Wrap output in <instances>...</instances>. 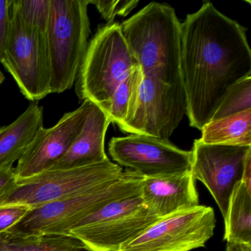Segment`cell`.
<instances>
[{
	"mask_svg": "<svg viewBox=\"0 0 251 251\" xmlns=\"http://www.w3.org/2000/svg\"><path fill=\"white\" fill-rule=\"evenodd\" d=\"M180 68L186 115L201 130L230 88L251 76L246 29L205 1L181 23Z\"/></svg>",
	"mask_w": 251,
	"mask_h": 251,
	"instance_id": "1",
	"label": "cell"
},
{
	"mask_svg": "<svg viewBox=\"0 0 251 251\" xmlns=\"http://www.w3.org/2000/svg\"><path fill=\"white\" fill-rule=\"evenodd\" d=\"M144 77L183 85L181 23L174 8L152 2L120 24Z\"/></svg>",
	"mask_w": 251,
	"mask_h": 251,
	"instance_id": "2",
	"label": "cell"
},
{
	"mask_svg": "<svg viewBox=\"0 0 251 251\" xmlns=\"http://www.w3.org/2000/svg\"><path fill=\"white\" fill-rule=\"evenodd\" d=\"M145 178L136 172L126 170L117 178L93 189L32 208L8 231L23 236H70L69 231L77 222L104 205L141 195Z\"/></svg>",
	"mask_w": 251,
	"mask_h": 251,
	"instance_id": "3",
	"label": "cell"
},
{
	"mask_svg": "<svg viewBox=\"0 0 251 251\" xmlns=\"http://www.w3.org/2000/svg\"><path fill=\"white\" fill-rule=\"evenodd\" d=\"M137 67L120 23L102 26L88 45L75 80L76 94L105 112L117 88Z\"/></svg>",
	"mask_w": 251,
	"mask_h": 251,
	"instance_id": "4",
	"label": "cell"
},
{
	"mask_svg": "<svg viewBox=\"0 0 251 251\" xmlns=\"http://www.w3.org/2000/svg\"><path fill=\"white\" fill-rule=\"evenodd\" d=\"M89 0H50L46 36L51 93H62L75 83L89 45Z\"/></svg>",
	"mask_w": 251,
	"mask_h": 251,
	"instance_id": "5",
	"label": "cell"
},
{
	"mask_svg": "<svg viewBox=\"0 0 251 251\" xmlns=\"http://www.w3.org/2000/svg\"><path fill=\"white\" fill-rule=\"evenodd\" d=\"M123 173V168L109 159L85 167L46 170L17 179L0 193V207L20 204L36 208L93 189Z\"/></svg>",
	"mask_w": 251,
	"mask_h": 251,
	"instance_id": "6",
	"label": "cell"
},
{
	"mask_svg": "<svg viewBox=\"0 0 251 251\" xmlns=\"http://www.w3.org/2000/svg\"><path fill=\"white\" fill-rule=\"evenodd\" d=\"M158 220L138 195L104 205L77 222L69 234L87 251H120Z\"/></svg>",
	"mask_w": 251,
	"mask_h": 251,
	"instance_id": "7",
	"label": "cell"
},
{
	"mask_svg": "<svg viewBox=\"0 0 251 251\" xmlns=\"http://www.w3.org/2000/svg\"><path fill=\"white\" fill-rule=\"evenodd\" d=\"M0 62L29 100L52 94L46 33L29 27L11 8L9 37Z\"/></svg>",
	"mask_w": 251,
	"mask_h": 251,
	"instance_id": "8",
	"label": "cell"
},
{
	"mask_svg": "<svg viewBox=\"0 0 251 251\" xmlns=\"http://www.w3.org/2000/svg\"><path fill=\"white\" fill-rule=\"evenodd\" d=\"M186 111L183 85L143 77L132 115L118 127L124 133L169 140Z\"/></svg>",
	"mask_w": 251,
	"mask_h": 251,
	"instance_id": "9",
	"label": "cell"
},
{
	"mask_svg": "<svg viewBox=\"0 0 251 251\" xmlns=\"http://www.w3.org/2000/svg\"><path fill=\"white\" fill-rule=\"evenodd\" d=\"M211 207L198 205L158 221L120 251H190L205 246L216 227Z\"/></svg>",
	"mask_w": 251,
	"mask_h": 251,
	"instance_id": "10",
	"label": "cell"
},
{
	"mask_svg": "<svg viewBox=\"0 0 251 251\" xmlns=\"http://www.w3.org/2000/svg\"><path fill=\"white\" fill-rule=\"evenodd\" d=\"M191 151L194 178L206 186L226 218L233 189L243 180L251 146L211 145L199 139Z\"/></svg>",
	"mask_w": 251,
	"mask_h": 251,
	"instance_id": "11",
	"label": "cell"
},
{
	"mask_svg": "<svg viewBox=\"0 0 251 251\" xmlns=\"http://www.w3.org/2000/svg\"><path fill=\"white\" fill-rule=\"evenodd\" d=\"M108 152L118 165L145 177L183 174L192 169V151L180 149L169 140L146 135L112 138Z\"/></svg>",
	"mask_w": 251,
	"mask_h": 251,
	"instance_id": "12",
	"label": "cell"
},
{
	"mask_svg": "<svg viewBox=\"0 0 251 251\" xmlns=\"http://www.w3.org/2000/svg\"><path fill=\"white\" fill-rule=\"evenodd\" d=\"M92 102L64 114L49 128L42 127L15 167L17 179L27 178L49 170L74 143L85 124Z\"/></svg>",
	"mask_w": 251,
	"mask_h": 251,
	"instance_id": "13",
	"label": "cell"
},
{
	"mask_svg": "<svg viewBox=\"0 0 251 251\" xmlns=\"http://www.w3.org/2000/svg\"><path fill=\"white\" fill-rule=\"evenodd\" d=\"M141 198L159 219L200 205L192 170L174 176L145 177Z\"/></svg>",
	"mask_w": 251,
	"mask_h": 251,
	"instance_id": "14",
	"label": "cell"
},
{
	"mask_svg": "<svg viewBox=\"0 0 251 251\" xmlns=\"http://www.w3.org/2000/svg\"><path fill=\"white\" fill-rule=\"evenodd\" d=\"M111 123L108 114L92 102L80 134L69 151L49 170L85 167L109 159L105 153V139Z\"/></svg>",
	"mask_w": 251,
	"mask_h": 251,
	"instance_id": "15",
	"label": "cell"
},
{
	"mask_svg": "<svg viewBox=\"0 0 251 251\" xmlns=\"http://www.w3.org/2000/svg\"><path fill=\"white\" fill-rule=\"evenodd\" d=\"M44 108L32 102L11 124L0 127V168L18 162L44 127Z\"/></svg>",
	"mask_w": 251,
	"mask_h": 251,
	"instance_id": "16",
	"label": "cell"
},
{
	"mask_svg": "<svg viewBox=\"0 0 251 251\" xmlns=\"http://www.w3.org/2000/svg\"><path fill=\"white\" fill-rule=\"evenodd\" d=\"M224 220L227 243L251 245V187L243 180L233 189Z\"/></svg>",
	"mask_w": 251,
	"mask_h": 251,
	"instance_id": "17",
	"label": "cell"
},
{
	"mask_svg": "<svg viewBox=\"0 0 251 251\" xmlns=\"http://www.w3.org/2000/svg\"><path fill=\"white\" fill-rule=\"evenodd\" d=\"M201 131L205 144L251 146V109L209 122Z\"/></svg>",
	"mask_w": 251,
	"mask_h": 251,
	"instance_id": "18",
	"label": "cell"
},
{
	"mask_svg": "<svg viewBox=\"0 0 251 251\" xmlns=\"http://www.w3.org/2000/svg\"><path fill=\"white\" fill-rule=\"evenodd\" d=\"M142 80V70L137 67L117 88L105 111L111 123L119 126L130 118L136 105Z\"/></svg>",
	"mask_w": 251,
	"mask_h": 251,
	"instance_id": "19",
	"label": "cell"
},
{
	"mask_svg": "<svg viewBox=\"0 0 251 251\" xmlns=\"http://www.w3.org/2000/svg\"><path fill=\"white\" fill-rule=\"evenodd\" d=\"M248 109H251V76L245 77L230 88L214 112L211 121Z\"/></svg>",
	"mask_w": 251,
	"mask_h": 251,
	"instance_id": "20",
	"label": "cell"
},
{
	"mask_svg": "<svg viewBox=\"0 0 251 251\" xmlns=\"http://www.w3.org/2000/svg\"><path fill=\"white\" fill-rule=\"evenodd\" d=\"M11 8L34 30L46 33L50 14V0H12Z\"/></svg>",
	"mask_w": 251,
	"mask_h": 251,
	"instance_id": "21",
	"label": "cell"
},
{
	"mask_svg": "<svg viewBox=\"0 0 251 251\" xmlns=\"http://www.w3.org/2000/svg\"><path fill=\"white\" fill-rule=\"evenodd\" d=\"M83 244L73 236L45 235L35 238L25 251H81Z\"/></svg>",
	"mask_w": 251,
	"mask_h": 251,
	"instance_id": "22",
	"label": "cell"
},
{
	"mask_svg": "<svg viewBox=\"0 0 251 251\" xmlns=\"http://www.w3.org/2000/svg\"><path fill=\"white\" fill-rule=\"evenodd\" d=\"M89 3L96 7L107 24L114 23L116 16L126 17L139 3V0H89Z\"/></svg>",
	"mask_w": 251,
	"mask_h": 251,
	"instance_id": "23",
	"label": "cell"
},
{
	"mask_svg": "<svg viewBox=\"0 0 251 251\" xmlns=\"http://www.w3.org/2000/svg\"><path fill=\"white\" fill-rule=\"evenodd\" d=\"M31 209L30 206L20 204L0 207V233L14 227Z\"/></svg>",
	"mask_w": 251,
	"mask_h": 251,
	"instance_id": "24",
	"label": "cell"
},
{
	"mask_svg": "<svg viewBox=\"0 0 251 251\" xmlns=\"http://www.w3.org/2000/svg\"><path fill=\"white\" fill-rule=\"evenodd\" d=\"M37 236H23L11 232L0 233V251H25L27 245Z\"/></svg>",
	"mask_w": 251,
	"mask_h": 251,
	"instance_id": "25",
	"label": "cell"
},
{
	"mask_svg": "<svg viewBox=\"0 0 251 251\" xmlns=\"http://www.w3.org/2000/svg\"><path fill=\"white\" fill-rule=\"evenodd\" d=\"M12 0H0V60L9 37Z\"/></svg>",
	"mask_w": 251,
	"mask_h": 251,
	"instance_id": "26",
	"label": "cell"
},
{
	"mask_svg": "<svg viewBox=\"0 0 251 251\" xmlns=\"http://www.w3.org/2000/svg\"><path fill=\"white\" fill-rule=\"evenodd\" d=\"M16 180L17 177L14 166L0 168V193L12 186Z\"/></svg>",
	"mask_w": 251,
	"mask_h": 251,
	"instance_id": "27",
	"label": "cell"
},
{
	"mask_svg": "<svg viewBox=\"0 0 251 251\" xmlns=\"http://www.w3.org/2000/svg\"><path fill=\"white\" fill-rule=\"evenodd\" d=\"M226 251H251V245L228 242Z\"/></svg>",
	"mask_w": 251,
	"mask_h": 251,
	"instance_id": "28",
	"label": "cell"
},
{
	"mask_svg": "<svg viewBox=\"0 0 251 251\" xmlns=\"http://www.w3.org/2000/svg\"><path fill=\"white\" fill-rule=\"evenodd\" d=\"M5 80V76H4L3 73L0 71V85L3 83Z\"/></svg>",
	"mask_w": 251,
	"mask_h": 251,
	"instance_id": "29",
	"label": "cell"
}]
</instances>
